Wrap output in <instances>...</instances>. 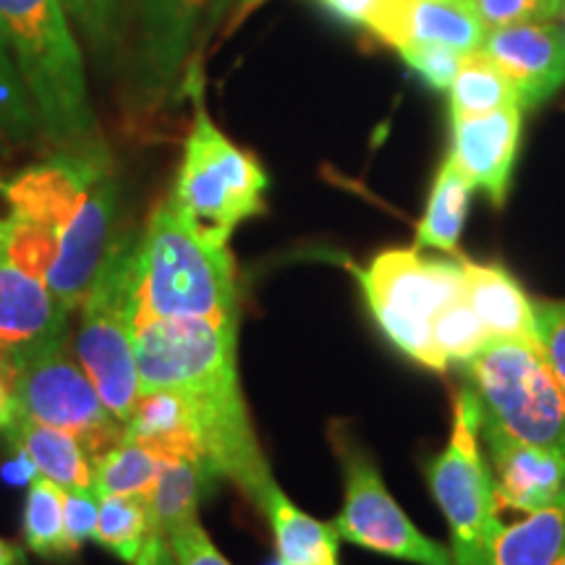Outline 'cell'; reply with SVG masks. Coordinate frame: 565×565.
<instances>
[{
	"label": "cell",
	"mask_w": 565,
	"mask_h": 565,
	"mask_svg": "<svg viewBox=\"0 0 565 565\" xmlns=\"http://www.w3.org/2000/svg\"><path fill=\"white\" fill-rule=\"evenodd\" d=\"M0 40L53 147L97 137L84 53L63 0H0Z\"/></svg>",
	"instance_id": "6da1fadb"
},
{
	"label": "cell",
	"mask_w": 565,
	"mask_h": 565,
	"mask_svg": "<svg viewBox=\"0 0 565 565\" xmlns=\"http://www.w3.org/2000/svg\"><path fill=\"white\" fill-rule=\"evenodd\" d=\"M181 89L192 95L194 116L168 202L194 236L212 246H228L238 225L267 210L270 175L257 154L238 147L212 121L200 68H186Z\"/></svg>",
	"instance_id": "7a4b0ae2"
},
{
	"label": "cell",
	"mask_w": 565,
	"mask_h": 565,
	"mask_svg": "<svg viewBox=\"0 0 565 565\" xmlns=\"http://www.w3.org/2000/svg\"><path fill=\"white\" fill-rule=\"evenodd\" d=\"M210 320L238 324L236 263L228 246H212L194 236L160 200L141 228L139 242V322Z\"/></svg>",
	"instance_id": "3957f363"
},
{
	"label": "cell",
	"mask_w": 565,
	"mask_h": 565,
	"mask_svg": "<svg viewBox=\"0 0 565 565\" xmlns=\"http://www.w3.org/2000/svg\"><path fill=\"white\" fill-rule=\"evenodd\" d=\"M139 242L141 228L118 231L84 296L76 333V359L95 383L103 404L121 424L139 398L134 356L139 328Z\"/></svg>",
	"instance_id": "277c9868"
},
{
	"label": "cell",
	"mask_w": 565,
	"mask_h": 565,
	"mask_svg": "<svg viewBox=\"0 0 565 565\" xmlns=\"http://www.w3.org/2000/svg\"><path fill=\"white\" fill-rule=\"evenodd\" d=\"M479 429L565 454V387L540 343L492 338L461 364Z\"/></svg>",
	"instance_id": "5b68a950"
},
{
	"label": "cell",
	"mask_w": 565,
	"mask_h": 565,
	"mask_svg": "<svg viewBox=\"0 0 565 565\" xmlns=\"http://www.w3.org/2000/svg\"><path fill=\"white\" fill-rule=\"evenodd\" d=\"M372 320L401 353L437 374L448 372V359L433 338V317L443 307L466 299L461 259H427L419 246H393L353 267Z\"/></svg>",
	"instance_id": "8992f818"
},
{
	"label": "cell",
	"mask_w": 565,
	"mask_h": 565,
	"mask_svg": "<svg viewBox=\"0 0 565 565\" xmlns=\"http://www.w3.org/2000/svg\"><path fill=\"white\" fill-rule=\"evenodd\" d=\"M424 479L448 521L456 565H492V547L503 524L492 471L479 445V412L466 387L456 393L450 440L424 463Z\"/></svg>",
	"instance_id": "52a82bcc"
},
{
	"label": "cell",
	"mask_w": 565,
	"mask_h": 565,
	"mask_svg": "<svg viewBox=\"0 0 565 565\" xmlns=\"http://www.w3.org/2000/svg\"><path fill=\"white\" fill-rule=\"evenodd\" d=\"M13 380V404L34 422L51 424L84 443L92 458L124 437V424L103 404L84 366L71 356L68 335L6 349Z\"/></svg>",
	"instance_id": "ba28073f"
},
{
	"label": "cell",
	"mask_w": 565,
	"mask_h": 565,
	"mask_svg": "<svg viewBox=\"0 0 565 565\" xmlns=\"http://www.w3.org/2000/svg\"><path fill=\"white\" fill-rule=\"evenodd\" d=\"M343 469V505L330 521L338 536L370 553L414 565H456L450 547L429 540L393 500L377 463L343 424L330 427Z\"/></svg>",
	"instance_id": "9c48e42d"
},
{
	"label": "cell",
	"mask_w": 565,
	"mask_h": 565,
	"mask_svg": "<svg viewBox=\"0 0 565 565\" xmlns=\"http://www.w3.org/2000/svg\"><path fill=\"white\" fill-rule=\"evenodd\" d=\"M238 324L210 320H141L137 328L139 393H215L238 383Z\"/></svg>",
	"instance_id": "30bf717a"
},
{
	"label": "cell",
	"mask_w": 565,
	"mask_h": 565,
	"mask_svg": "<svg viewBox=\"0 0 565 565\" xmlns=\"http://www.w3.org/2000/svg\"><path fill=\"white\" fill-rule=\"evenodd\" d=\"M212 0H139L126 103L150 116L181 92L204 11Z\"/></svg>",
	"instance_id": "8fae6325"
},
{
	"label": "cell",
	"mask_w": 565,
	"mask_h": 565,
	"mask_svg": "<svg viewBox=\"0 0 565 565\" xmlns=\"http://www.w3.org/2000/svg\"><path fill=\"white\" fill-rule=\"evenodd\" d=\"M110 171H116V162L97 134L79 145L55 147L47 158L0 181V200L6 212L61 236L92 189Z\"/></svg>",
	"instance_id": "7c38bea8"
},
{
	"label": "cell",
	"mask_w": 565,
	"mask_h": 565,
	"mask_svg": "<svg viewBox=\"0 0 565 565\" xmlns=\"http://www.w3.org/2000/svg\"><path fill=\"white\" fill-rule=\"evenodd\" d=\"M118 212H121V179L118 171H110L92 189L74 221L61 233L58 257L45 282L74 312L82 307L105 254L116 242Z\"/></svg>",
	"instance_id": "4fadbf2b"
},
{
	"label": "cell",
	"mask_w": 565,
	"mask_h": 565,
	"mask_svg": "<svg viewBox=\"0 0 565 565\" xmlns=\"http://www.w3.org/2000/svg\"><path fill=\"white\" fill-rule=\"evenodd\" d=\"M482 53L513 82L524 110L565 87V30L555 21L487 30Z\"/></svg>",
	"instance_id": "5bb4252c"
},
{
	"label": "cell",
	"mask_w": 565,
	"mask_h": 565,
	"mask_svg": "<svg viewBox=\"0 0 565 565\" xmlns=\"http://www.w3.org/2000/svg\"><path fill=\"white\" fill-rule=\"evenodd\" d=\"M524 108L487 113L475 118H450V154L475 189H482L494 207H503L521 145Z\"/></svg>",
	"instance_id": "9a60e30c"
},
{
	"label": "cell",
	"mask_w": 565,
	"mask_h": 565,
	"mask_svg": "<svg viewBox=\"0 0 565 565\" xmlns=\"http://www.w3.org/2000/svg\"><path fill=\"white\" fill-rule=\"evenodd\" d=\"M492 458L498 508L534 513L565 492V454L542 445L519 443L492 429H479Z\"/></svg>",
	"instance_id": "2e32d148"
},
{
	"label": "cell",
	"mask_w": 565,
	"mask_h": 565,
	"mask_svg": "<svg viewBox=\"0 0 565 565\" xmlns=\"http://www.w3.org/2000/svg\"><path fill=\"white\" fill-rule=\"evenodd\" d=\"M74 309L66 307L45 280L19 270L0 259V345H21L55 341L68 335Z\"/></svg>",
	"instance_id": "e0dca14e"
},
{
	"label": "cell",
	"mask_w": 565,
	"mask_h": 565,
	"mask_svg": "<svg viewBox=\"0 0 565 565\" xmlns=\"http://www.w3.org/2000/svg\"><path fill=\"white\" fill-rule=\"evenodd\" d=\"M0 433L32 466L34 475L47 477L63 490H95V458L74 435L55 429L51 424L34 422L17 406Z\"/></svg>",
	"instance_id": "ac0fdd59"
},
{
	"label": "cell",
	"mask_w": 565,
	"mask_h": 565,
	"mask_svg": "<svg viewBox=\"0 0 565 565\" xmlns=\"http://www.w3.org/2000/svg\"><path fill=\"white\" fill-rule=\"evenodd\" d=\"M466 296L490 338H521L540 343L534 301L503 265L469 263L461 257Z\"/></svg>",
	"instance_id": "d6986e66"
},
{
	"label": "cell",
	"mask_w": 565,
	"mask_h": 565,
	"mask_svg": "<svg viewBox=\"0 0 565 565\" xmlns=\"http://www.w3.org/2000/svg\"><path fill=\"white\" fill-rule=\"evenodd\" d=\"M124 440L145 445L162 461L204 458L200 437H196L192 404L179 391L139 393L134 412L124 424Z\"/></svg>",
	"instance_id": "ffe728a7"
},
{
	"label": "cell",
	"mask_w": 565,
	"mask_h": 565,
	"mask_svg": "<svg viewBox=\"0 0 565 565\" xmlns=\"http://www.w3.org/2000/svg\"><path fill=\"white\" fill-rule=\"evenodd\" d=\"M259 511L267 515L273 529L275 550L282 565H341L338 563V545L341 536L333 524L312 519L299 505L288 500L278 482L265 494Z\"/></svg>",
	"instance_id": "44dd1931"
},
{
	"label": "cell",
	"mask_w": 565,
	"mask_h": 565,
	"mask_svg": "<svg viewBox=\"0 0 565 565\" xmlns=\"http://www.w3.org/2000/svg\"><path fill=\"white\" fill-rule=\"evenodd\" d=\"M221 475L204 458H173L160 469L158 482L147 492V505L160 532L179 529L189 521L200 519V505L221 482Z\"/></svg>",
	"instance_id": "7402d4cb"
},
{
	"label": "cell",
	"mask_w": 565,
	"mask_h": 565,
	"mask_svg": "<svg viewBox=\"0 0 565 565\" xmlns=\"http://www.w3.org/2000/svg\"><path fill=\"white\" fill-rule=\"evenodd\" d=\"M484 38L487 26L479 21L469 0H414L406 17L404 45L401 47L445 45L469 55L482 51Z\"/></svg>",
	"instance_id": "603a6c76"
},
{
	"label": "cell",
	"mask_w": 565,
	"mask_h": 565,
	"mask_svg": "<svg viewBox=\"0 0 565 565\" xmlns=\"http://www.w3.org/2000/svg\"><path fill=\"white\" fill-rule=\"evenodd\" d=\"M565 553V492L519 524L503 526L492 547V565H557Z\"/></svg>",
	"instance_id": "cb8c5ba5"
},
{
	"label": "cell",
	"mask_w": 565,
	"mask_h": 565,
	"mask_svg": "<svg viewBox=\"0 0 565 565\" xmlns=\"http://www.w3.org/2000/svg\"><path fill=\"white\" fill-rule=\"evenodd\" d=\"M471 194H475V186L469 179L458 171L454 160L445 158L429 189L424 217L416 225V246H429V249L458 257V242L469 217Z\"/></svg>",
	"instance_id": "d4e9b609"
},
{
	"label": "cell",
	"mask_w": 565,
	"mask_h": 565,
	"mask_svg": "<svg viewBox=\"0 0 565 565\" xmlns=\"http://www.w3.org/2000/svg\"><path fill=\"white\" fill-rule=\"evenodd\" d=\"M21 532L24 545L45 561L68 563L79 555L66 532V490L47 477L38 475L26 490Z\"/></svg>",
	"instance_id": "484cf974"
},
{
	"label": "cell",
	"mask_w": 565,
	"mask_h": 565,
	"mask_svg": "<svg viewBox=\"0 0 565 565\" xmlns=\"http://www.w3.org/2000/svg\"><path fill=\"white\" fill-rule=\"evenodd\" d=\"M450 118H475L521 105L513 82L482 51L469 53L448 89Z\"/></svg>",
	"instance_id": "4316f807"
},
{
	"label": "cell",
	"mask_w": 565,
	"mask_h": 565,
	"mask_svg": "<svg viewBox=\"0 0 565 565\" xmlns=\"http://www.w3.org/2000/svg\"><path fill=\"white\" fill-rule=\"evenodd\" d=\"M162 458L145 445L118 440L103 456L95 458V492L108 494H147L158 482Z\"/></svg>",
	"instance_id": "83f0119b"
},
{
	"label": "cell",
	"mask_w": 565,
	"mask_h": 565,
	"mask_svg": "<svg viewBox=\"0 0 565 565\" xmlns=\"http://www.w3.org/2000/svg\"><path fill=\"white\" fill-rule=\"evenodd\" d=\"M58 244L61 236L55 231L21 221L11 212L0 215V259L34 275V278H47L55 257H58Z\"/></svg>",
	"instance_id": "f1b7e54d"
},
{
	"label": "cell",
	"mask_w": 565,
	"mask_h": 565,
	"mask_svg": "<svg viewBox=\"0 0 565 565\" xmlns=\"http://www.w3.org/2000/svg\"><path fill=\"white\" fill-rule=\"evenodd\" d=\"M335 21L370 32L374 40L398 51L404 45L406 17L414 0H315Z\"/></svg>",
	"instance_id": "f546056e"
},
{
	"label": "cell",
	"mask_w": 565,
	"mask_h": 565,
	"mask_svg": "<svg viewBox=\"0 0 565 565\" xmlns=\"http://www.w3.org/2000/svg\"><path fill=\"white\" fill-rule=\"evenodd\" d=\"M433 338L448 364L458 366L477 356L492 341L475 307L469 303V296L448 303L433 317Z\"/></svg>",
	"instance_id": "4dcf8cb0"
},
{
	"label": "cell",
	"mask_w": 565,
	"mask_h": 565,
	"mask_svg": "<svg viewBox=\"0 0 565 565\" xmlns=\"http://www.w3.org/2000/svg\"><path fill=\"white\" fill-rule=\"evenodd\" d=\"M0 137L17 147L40 139V124L9 47L0 40Z\"/></svg>",
	"instance_id": "1f68e13d"
},
{
	"label": "cell",
	"mask_w": 565,
	"mask_h": 565,
	"mask_svg": "<svg viewBox=\"0 0 565 565\" xmlns=\"http://www.w3.org/2000/svg\"><path fill=\"white\" fill-rule=\"evenodd\" d=\"M79 40L95 55H108L118 38V0H63Z\"/></svg>",
	"instance_id": "d6a6232c"
},
{
	"label": "cell",
	"mask_w": 565,
	"mask_h": 565,
	"mask_svg": "<svg viewBox=\"0 0 565 565\" xmlns=\"http://www.w3.org/2000/svg\"><path fill=\"white\" fill-rule=\"evenodd\" d=\"M487 30L529 21H553L563 13L565 0H469Z\"/></svg>",
	"instance_id": "836d02e7"
},
{
	"label": "cell",
	"mask_w": 565,
	"mask_h": 565,
	"mask_svg": "<svg viewBox=\"0 0 565 565\" xmlns=\"http://www.w3.org/2000/svg\"><path fill=\"white\" fill-rule=\"evenodd\" d=\"M401 58L419 79L435 92H448L466 55L445 45H406L398 51Z\"/></svg>",
	"instance_id": "e575fe53"
},
{
	"label": "cell",
	"mask_w": 565,
	"mask_h": 565,
	"mask_svg": "<svg viewBox=\"0 0 565 565\" xmlns=\"http://www.w3.org/2000/svg\"><path fill=\"white\" fill-rule=\"evenodd\" d=\"M540 345L565 387V301H534Z\"/></svg>",
	"instance_id": "d590c367"
},
{
	"label": "cell",
	"mask_w": 565,
	"mask_h": 565,
	"mask_svg": "<svg viewBox=\"0 0 565 565\" xmlns=\"http://www.w3.org/2000/svg\"><path fill=\"white\" fill-rule=\"evenodd\" d=\"M168 542L179 565H231L225 555L215 547L210 534L202 529V521H189L173 532H168Z\"/></svg>",
	"instance_id": "8d00e7d4"
},
{
	"label": "cell",
	"mask_w": 565,
	"mask_h": 565,
	"mask_svg": "<svg viewBox=\"0 0 565 565\" xmlns=\"http://www.w3.org/2000/svg\"><path fill=\"white\" fill-rule=\"evenodd\" d=\"M97 511H100V494L95 490H66V532L76 547L95 540Z\"/></svg>",
	"instance_id": "74e56055"
},
{
	"label": "cell",
	"mask_w": 565,
	"mask_h": 565,
	"mask_svg": "<svg viewBox=\"0 0 565 565\" xmlns=\"http://www.w3.org/2000/svg\"><path fill=\"white\" fill-rule=\"evenodd\" d=\"M13 380L11 370L6 364H0V427H3L6 419L13 414Z\"/></svg>",
	"instance_id": "f35d334b"
},
{
	"label": "cell",
	"mask_w": 565,
	"mask_h": 565,
	"mask_svg": "<svg viewBox=\"0 0 565 565\" xmlns=\"http://www.w3.org/2000/svg\"><path fill=\"white\" fill-rule=\"evenodd\" d=\"M0 565H24V553L11 542L0 540Z\"/></svg>",
	"instance_id": "ab89813d"
},
{
	"label": "cell",
	"mask_w": 565,
	"mask_h": 565,
	"mask_svg": "<svg viewBox=\"0 0 565 565\" xmlns=\"http://www.w3.org/2000/svg\"><path fill=\"white\" fill-rule=\"evenodd\" d=\"M265 0H238V13H236V19H233V24H242V21L249 17L254 9H259Z\"/></svg>",
	"instance_id": "60d3db41"
},
{
	"label": "cell",
	"mask_w": 565,
	"mask_h": 565,
	"mask_svg": "<svg viewBox=\"0 0 565 565\" xmlns=\"http://www.w3.org/2000/svg\"><path fill=\"white\" fill-rule=\"evenodd\" d=\"M557 565H565V553H563V557H561V561H557Z\"/></svg>",
	"instance_id": "b9f144b4"
},
{
	"label": "cell",
	"mask_w": 565,
	"mask_h": 565,
	"mask_svg": "<svg viewBox=\"0 0 565 565\" xmlns=\"http://www.w3.org/2000/svg\"><path fill=\"white\" fill-rule=\"evenodd\" d=\"M275 565H282V563H280V561H278V563H275Z\"/></svg>",
	"instance_id": "7bdbcfd3"
},
{
	"label": "cell",
	"mask_w": 565,
	"mask_h": 565,
	"mask_svg": "<svg viewBox=\"0 0 565 565\" xmlns=\"http://www.w3.org/2000/svg\"><path fill=\"white\" fill-rule=\"evenodd\" d=\"M563 11H565V9H563Z\"/></svg>",
	"instance_id": "ee69618b"
}]
</instances>
